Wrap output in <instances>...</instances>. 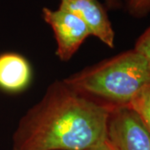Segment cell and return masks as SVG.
Returning <instances> with one entry per match:
<instances>
[{
    "mask_svg": "<svg viewBox=\"0 0 150 150\" xmlns=\"http://www.w3.org/2000/svg\"><path fill=\"white\" fill-rule=\"evenodd\" d=\"M112 108L55 81L21 118L13 150H87L107 139Z\"/></svg>",
    "mask_w": 150,
    "mask_h": 150,
    "instance_id": "obj_1",
    "label": "cell"
},
{
    "mask_svg": "<svg viewBox=\"0 0 150 150\" xmlns=\"http://www.w3.org/2000/svg\"><path fill=\"white\" fill-rule=\"evenodd\" d=\"M70 88L110 108L129 106L150 84V68L134 49L88 67L64 79Z\"/></svg>",
    "mask_w": 150,
    "mask_h": 150,
    "instance_id": "obj_2",
    "label": "cell"
},
{
    "mask_svg": "<svg viewBox=\"0 0 150 150\" xmlns=\"http://www.w3.org/2000/svg\"><path fill=\"white\" fill-rule=\"evenodd\" d=\"M107 140L114 150H150V133L129 106L113 108L108 117Z\"/></svg>",
    "mask_w": 150,
    "mask_h": 150,
    "instance_id": "obj_3",
    "label": "cell"
},
{
    "mask_svg": "<svg viewBox=\"0 0 150 150\" xmlns=\"http://www.w3.org/2000/svg\"><path fill=\"white\" fill-rule=\"evenodd\" d=\"M42 16L51 27L57 42L56 55L61 61H69L80 48L90 32L79 18L68 11L43 8Z\"/></svg>",
    "mask_w": 150,
    "mask_h": 150,
    "instance_id": "obj_4",
    "label": "cell"
},
{
    "mask_svg": "<svg viewBox=\"0 0 150 150\" xmlns=\"http://www.w3.org/2000/svg\"><path fill=\"white\" fill-rule=\"evenodd\" d=\"M59 8L74 13L85 23L91 35L110 48L114 47L115 33L99 0H60Z\"/></svg>",
    "mask_w": 150,
    "mask_h": 150,
    "instance_id": "obj_5",
    "label": "cell"
},
{
    "mask_svg": "<svg viewBox=\"0 0 150 150\" xmlns=\"http://www.w3.org/2000/svg\"><path fill=\"white\" fill-rule=\"evenodd\" d=\"M31 69L23 56L14 53L0 55V88L11 93L25 88L30 82Z\"/></svg>",
    "mask_w": 150,
    "mask_h": 150,
    "instance_id": "obj_6",
    "label": "cell"
},
{
    "mask_svg": "<svg viewBox=\"0 0 150 150\" xmlns=\"http://www.w3.org/2000/svg\"><path fill=\"white\" fill-rule=\"evenodd\" d=\"M129 107L139 114L150 133V84L135 97Z\"/></svg>",
    "mask_w": 150,
    "mask_h": 150,
    "instance_id": "obj_7",
    "label": "cell"
},
{
    "mask_svg": "<svg viewBox=\"0 0 150 150\" xmlns=\"http://www.w3.org/2000/svg\"><path fill=\"white\" fill-rule=\"evenodd\" d=\"M129 15L134 18H144L150 13V0H122Z\"/></svg>",
    "mask_w": 150,
    "mask_h": 150,
    "instance_id": "obj_8",
    "label": "cell"
},
{
    "mask_svg": "<svg viewBox=\"0 0 150 150\" xmlns=\"http://www.w3.org/2000/svg\"><path fill=\"white\" fill-rule=\"evenodd\" d=\"M134 49L144 58L150 68V26L137 39Z\"/></svg>",
    "mask_w": 150,
    "mask_h": 150,
    "instance_id": "obj_9",
    "label": "cell"
},
{
    "mask_svg": "<svg viewBox=\"0 0 150 150\" xmlns=\"http://www.w3.org/2000/svg\"><path fill=\"white\" fill-rule=\"evenodd\" d=\"M106 4L108 8L110 9H117L123 6L122 0H103Z\"/></svg>",
    "mask_w": 150,
    "mask_h": 150,
    "instance_id": "obj_10",
    "label": "cell"
},
{
    "mask_svg": "<svg viewBox=\"0 0 150 150\" xmlns=\"http://www.w3.org/2000/svg\"><path fill=\"white\" fill-rule=\"evenodd\" d=\"M87 150H114L112 149V147L110 145V144L108 142V140L106 139V141H104L103 143H102L101 144L98 145V146H95L93 148H91Z\"/></svg>",
    "mask_w": 150,
    "mask_h": 150,
    "instance_id": "obj_11",
    "label": "cell"
}]
</instances>
